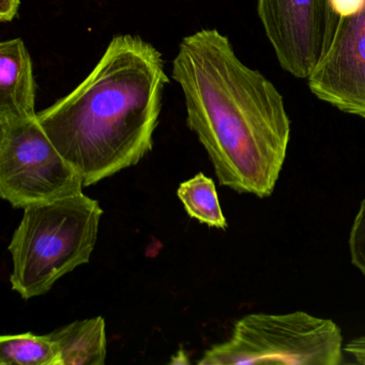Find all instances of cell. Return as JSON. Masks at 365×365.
Masks as SVG:
<instances>
[{
    "mask_svg": "<svg viewBox=\"0 0 365 365\" xmlns=\"http://www.w3.org/2000/svg\"><path fill=\"white\" fill-rule=\"evenodd\" d=\"M172 76L185 97L187 127L208 153L220 185L258 198L272 195L290 140L277 86L245 65L215 29L181 40Z\"/></svg>",
    "mask_w": 365,
    "mask_h": 365,
    "instance_id": "1",
    "label": "cell"
},
{
    "mask_svg": "<svg viewBox=\"0 0 365 365\" xmlns=\"http://www.w3.org/2000/svg\"><path fill=\"white\" fill-rule=\"evenodd\" d=\"M168 83L157 48L138 36L117 35L91 74L38 113V121L91 187L153 150Z\"/></svg>",
    "mask_w": 365,
    "mask_h": 365,
    "instance_id": "2",
    "label": "cell"
},
{
    "mask_svg": "<svg viewBox=\"0 0 365 365\" xmlns=\"http://www.w3.org/2000/svg\"><path fill=\"white\" fill-rule=\"evenodd\" d=\"M103 210L84 193L24 209L8 250L12 289L24 300L43 296L63 275L88 264Z\"/></svg>",
    "mask_w": 365,
    "mask_h": 365,
    "instance_id": "3",
    "label": "cell"
},
{
    "mask_svg": "<svg viewBox=\"0 0 365 365\" xmlns=\"http://www.w3.org/2000/svg\"><path fill=\"white\" fill-rule=\"evenodd\" d=\"M343 334L336 322L307 312L252 313L232 336L205 351L202 365H339Z\"/></svg>",
    "mask_w": 365,
    "mask_h": 365,
    "instance_id": "4",
    "label": "cell"
},
{
    "mask_svg": "<svg viewBox=\"0 0 365 365\" xmlns=\"http://www.w3.org/2000/svg\"><path fill=\"white\" fill-rule=\"evenodd\" d=\"M78 170L36 117L0 116V196L14 208L82 193Z\"/></svg>",
    "mask_w": 365,
    "mask_h": 365,
    "instance_id": "5",
    "label": "cell"
},
{
    "mask_svg": "<svg viewBox=\"0 0 365 365\" xmlns=\"http://www.w3.org/2000/svg\"><path fill=\"white\" fill-rule=\"evenodd\" d=\"M257 14L282 69L307 80L334 31L328 0H257Z\"/></svg>",
    "mask_w": 365,
    "mask_h": 365,
    "instance_id": "6",
    "label": "cell"
},
{
    "mask_svg": "<svg viewBox=\"0 0 365 365\" xmlns=\"http://www.w3.org/2000/svg\"><path fill=\"white\" fill-rule=\"evenodd\" d=\"M307 81L320 101L365 119V7L336 18L332 36Z\"/></svg>",
    "mask_w": 365,
    "mask_h": 365,
    "instance_id": "7",
    "label": "cell"
},
{
    "mask_svg": "<svg viewBox=\"0 0 365 365\" xmlns=\"http://www.w3.org/2000/svg\"><path fill=\"white\" fill-rule=\"evenodd\" d=\"M37 85L31 54L20 38L0 43V116L36 117Z\"/></svg>",
    "mask_w": 365,
    "mask_h": 365,
    "instance_id": "8",
    "label": "cell"
},
{
    "mask_svg": "<svg viewBox=\"0 0 365 365\" xmlns=\"http://www.w3.org/2000/svg\"><path fill=\"white\" fill-rule=\"evenodd\" d=\"M48 335L58 348L61 365L106 363V320L101 316L71 322Z\"/></svg>",
    "mask_w": 365,
    "mask_h": 365,
    "instance_id": "9",
    "label": "cell"
},
{
    "mask_svg": "<svg viewBox=\"0 0 365 365\" xmlns=\"http://www.w3.org/2000/svg\"><path fill=\"white\" fill-rule=\"evenodd\" d=\"M0 364L61 365V356L48 334L3 335L0 337Z\"/></svg>",
    "mask_w": 365,
    "mask_h": 365,
    "instance_id": "10",
    "label": "cell"
},
{
    "mask_svg": "<svg viewBox=\"0 0 365 365\" xmlns=\"http://www.w3.org/2000/svg\"><path fill=\"white\" fill-rule=\"evenodd\" d=\"M177 195L190 217L210 227L227 228V221L220 206L212 179L198 173L193 178L179 185Z\"/></svg>",
    "mask_w": 365,
    "mask_h": 365,
    "instance_id": "11",
    "label": "cell"
},
{
    "mask_svg": "<svg viewBox=\"0 0 365 365\" xmlns=\"http://www.w3.org/2000/svg\"><path fill=\"white\" fill-rule=\"evenodd\" d=\"M351 264L365 277V198L352 222L348 238Z\"/></svg>",
    "mask_w": 365,
    "mask_h": 365,
    "instance_id": "12",
    "label": "cell"
},
{
    "mask_svg": "<svg viewBox=\"0 0 365 365\" xmlns=\"http://www.w3.org/2000/svg\"><path fill=\"white\" fill-rule=\"evenodd\" d=\"M344 351L347 352L354 362L365 365V335L348 341L344 347Z\"/></svg>",
    "mask_w": 365,
    "mask_h": 365,
    "instance_id": "13",
    "label": "cell"
},
{
    "mask_svg": "<svg viewBox=\"0 0 365 365\" xmlns=\"http://www.w3.org/2000/svg\"><path fill=\"white\" fill-rule=\"evenodd\" d=\"M21 0H0V22L9 23L18 16Z\"/></svg>",
    "mask_w": 365,
    "mask_h": 365,
    "instance_id": "14",
    "label": "cell"
}]
</instances>
